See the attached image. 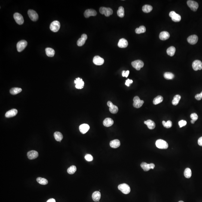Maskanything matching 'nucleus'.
Returning <instances> with one entry per match:
<instances>
[{
    "label": "nucleus",
    "mask_w": 202,
    "mask_h": 202,
    "mask_svg": "<svg viewBox=\"0 0 202 202\" xmlns=\"http://www.w3.org/2000/svg\"><path fill=\"white\" fill-rule=\"evenodd\" d=\"M155 144L156 147L160 149H167L168 148V145L167 143L163 140H156Z\"/></svg>",
    "instance_id": "1"
},
{
    "label": "nucleus",
    "mask_w": 202,
    "mask_h": 202,
    "mask_svg": "<svg viewBox=\"0 0 202 202\" xmlns=\"http://www.w3.org/2000/svg\"><path fill=\"white\" fill-rule=\"evenodd\" d=\"M118 189L125 194H128L130 192V186L126 183L121 184L118 186Z\"/></svg>",
    "instance_id": "2"
},
{
    "label": "nucleus",
    "mask_w": 202,
    "mask_h": 202,
    "mask_svg": "<svg viewBox=\"0 0 202 202\" xmlns=\"http://www.w3.org/2000/svg\"><path fill=\"white\" fill-rule=\"evenodd\" d=\"M99 11L101 14H104L106 17H109L112 15L113 13V10L111 8L104 7L100 8Z\"/></svg>",
    "instance_id": "3"
},
{
    "label": "nucleus",
    "mask_w": 202,
    "mask_h": 202,
    "mask_svg": "<svg viewBox=\"0 0 202 202\" xmlns=\"http://www.w3.org/2000/svg\"><path fill=\"white\" fill-rule=\"evenodd\" d=\"M60 28V24L58 21H54L51 23L50 29L54 32H57Z\"/></svg>",
    "instance_id": "4"
},
{
    "label": "nucleus",
    "mask_w": 202,
    "mask_h": 202,
    "mask_svg": "<svg viewBox=\"0 0 202 202\" xmlns=\"http://www.w3.org/2000/svg\"><path fill=\"white\" fill-rule=\"evenodd\" d=\"M132 66L137 70H139L141 68L144 66V64L143 61L140 60H137L131 63Z\"/></svg>",
    "instance_id": "5"
},
{
    "label": "nucleus",
    "mask_w": 202,
    "mask_h": 202,
    "mask_svg": "<svg viewBox=\"0 0 202 202\" xmlns=\"http://www.w3.org/2000/svg\"><path fill=\"white\" fill-rule=\"evenodd\" d=\"M27 45V42L25 40H21L18 42L17 45V51L21 52L23 50Z\"/></svg>",
    "instance_id": "6"
},
{
    "label": "nucleus",
    "mask_w": 202,
    "mask_h": 202,
    "mask_svg": "<svg viewBox=\"0 0 202 202\" xmlns=\"http://www.w3.org/2000/svg\"><path fill=\"white\" fill-rule=\"evenodd\" d=\"M133 102V105L134 108H139L142 107L144 103V101L140 100L138 96H136L134 98Z\"/></svg>",
    "instance_id": "7"
},
{
    "label": "nucleus",
    "mask_w": 202,
    "mask_h": 202,
    "mask_svg": "<svg viewBox=\"0 0 202 202\" xmlns=\"http://www.w3.org/2000/svg\"><path fill=\"white\" fill-rule=\"evenodd\" d=\"M28 14L30 19L33 22H36L38 19V15L35 11L33 10H29Z\"/></svg>",
    "instance_id": "8"
},
{
    "label": "nucleus",
    "mask_w": 202,
    "mask_h": 202,
    "mask_svg": "<svg viewBox=\"0 0 202 202\" xmlns=\"http://www.w3.org/2000/svg\"><path fill=\"white\" fill-rule=\"evenodd\" d=\"M14 18L16 22L19 25H22L24 22V19L23 16L19 13H15L14 14Z\"/></svg>",
    "instance_id": "9"
},
{
    "label": "nucleus",
    "mask_w": 202,
    "mask_h": 202,
    "mask_svg": "<svg viewBox=\"0 0 202 202\" xmlns=\"http://www.w3.org/2000/svg\"><path fill=\"white\" fill-rule=\"evenodd\" d=\"M187 4L188 7L193 11H196L199 7L198 4L197 2L195 1L191 0L187 1Z\"/></svg>",
    "instance_id": "10"
},
{
    "label": "nucleus",
    "mask_w": 202,
    "mask_h": 202,
    "mask_svg": "<svg viewBox=\"0 0 202 202\" xmlns=\"http://www.w3.org/2000/svg\"><path fill=\"white\" fill-rule=\"evenodd\" d=\"M193 69L195 71L201 70L202 69V63L201 61L196 60L194 61L192 64Z\"/></svg>",
    "instance_id": "11"
},
{
    "label": "nucleus",
    "mask_w": 202,
    "mask_h": 202,
    "mask_svg": "<svg viewBox=\"0 0 202 202\" xmlns=\"http://www.w3.org/2000/svg\"><path fill=\"white\" fill-rule=\"evenodd\" d=\"M169 16L171 17L172 20L175 22H178L181 20V17L179 14H177L174 11H171L169 14Z\"/></svg>",
    "instance_id": "12"
},
{
    "label": "nucleus",
    "mask_w": 202,
    "mask_h": 202,
    "mask_svg": "<svg viewBox=\"0 0 202 202\" xmlns=\"http://www.w3.org/2000/svg\"><path fill=\"white\" fill-rule=\"evenodd\" d=\"M107 105L109 107V111L111 113L113 114H117L118 111V108L117 106L115 105L111 101H108Z\"/></svg>",
    "instance_id": "13"
},
{
    "label": "nucleus",
    "mask_w": 202,
    "mask_h": 202,
    "mask_svg": "<svg viewBox=\"0 0 202 202\" xmlns=\"http://www.w3.org/2000/svg\"><path fill=\"white\" fill-rule=\"evenodd\" d=\"M97 14L96 11L93 9H88L84 12V16L85 18H88L90 16H95Z\"/></svg>",
    "instance_id": "14"
},
{
    "label": "nucleus",
    "mask_w": 202,
    "mask_h": 202,
    "mask_svg": "<svg viewBox=\"0 0 202 202\" xmlns=\"http://www.w3.org/2000/svg\"><path fill=\"white\" fill-rule=\"evenodd\" d=\"M93 62L95 65L100 66L104 63V60L98 55L95 56L93 59Z\"/></svg>",
    "instance_id": "15"
},
{
    "label": "nucleus",
    "mask_w": 202,
    "mask_h": 202,
    "mask_svg": "<svg viewBox=\"0 0 202 202\" xmlns=\"http://www.w3.org/2000/svg\"><path fill=\"white\" fill-rule=\"evenodd\" d=\"M75 83L76 84L75 87L78 89H81L84 86V82L82 79L79 77L76 78L75 80Z\"/></svg>",
    "instance_id": "16"
},
{
    "label": "nucleus",
    "mask_w": 202,
    "mask_h": 202,
    "mask_svg": "<svg viewBox=\"0 0 202 202\" xmlns=\"http://www.w3.org/2000/svg\"><path fill=\"white\" fill-rule=\"evenodd\" d=\"M87 38L88 37L86 34H82L81 36V38L79 39L77 41V45L79 47L83 46L85 44L86 41L87 40Z\"/></svg>",
    "instance_id": "17"
},
{
    "label": "nucleus",
    "mask_w": 202,
    "mask_h": 202,
    "mask_svg": "<svg viewBox=\"0 0 202 202\" xmlns=\"http://www.w3.org/2000/svg\"><path fill=\"white\" fill-rule=\"evenodd\" d=\"M187 42L190 44H195L198 41V37L196 35H192L189 36L187 39Z\"/></svg>",
    "instance_id": "18"
},
{
    "label": "nucleus",
    "mask_w": 202,
    "mask_h": 202,
    "mask_svg": "<svg viewBox=\"0 0 202 202\" xmlns=\"http://www.w3.org/2000/svg\"><path fill=\"white\" fill-rule=\"evenodd\" d=\"M17 113H18L17 110L16 109H11V110L7 112L5 114V116L6 118H8L13 117L16 116L17 114Z\"/></svg>",
    "instance_id": "19"
},
{
    "label": "nucleus",
    "mask_w": 202,
    "mask_h": 202,
    "mask_svg": "<svg viewBox=\"0 0 202 202\" xmlns=\"http://www.w3.org/2000/svg\"><path fill=\"white\" fill-rule=\"evenodd\" d=\"M27 157L30 159H33L36 158L38 156V153L35 151H31L27 153Z\"/></svg>",
    "instance_id": "20"
},
{
    "label": "nucleus",
    "mask_w": 202,
    "mask_h": 202,
    "mask_svg": "<svg viewBox=\"0 0 202 202\" xmlns=\"http://www.w3.org/2000/svg\"><path fill=\"white\" fill-rule=\"evenodd\" d=\"M89 128L90 127L89 126L86 124H82L79 127L80 131L83 134H84L87 133V131L89 130Z\"/></svg>",
    "instance_id": "21"
},
{
    "label": "nucleus",
    "mask_w": 202,
    "mask_h": 202,
    "mask_svg": "<svg viewBox=\"0 0 202 202\" xmlns=\"http://www.w3.org/2000/svg\"><path fill=\"white\" fill-rule=\"evenodd\" d=\"M92 199L95 202H100L99 200L100 199L101 195L100 191H96L92 193Z\"/></svg>",
    "instance_id": "22"
},
{
    "label": "nucleus",
    "mask_w": 202,
    "mask_h": 202,
    "mask_svg": "<svg viewBox=\"0 0 202 202\" xmlns=\"http://www.w3.org/2000/svg\"><path fill=\"white\" fill-rule=\"evenodd\" d=\"M128 45V42L126 39L124 38L120 39L118 43V46L121 48H125Z\"/></svg>",
    "instance_id": "23"
},
{
    "label": "nucleus",
    "mask_w": 202,
    "mask_h": 202,
    "mask_svg": "<svg viewBox=\"0 0 202 202\" xmlns=\"http://www.w3.org/2000/svg\"><path fill=\"white\" fill-rule=\"evenodd\" d=\"M170 35L169 33L166 31L161 32L159 34V38L162 41L167 40L170 38Z\"/></svg>",
    "instance_id": "24"
},
{
    "label": "nucleus",
    "mask_w": 202,
    "mask_h": 202,
    "mask_svg": "<svg viewBox=\"0 0 202 202\" xmlns=\"http://www.w3.org/2000/svg\"><path fill=\"white\" fill-rule=\"evenodd\" d=\"M120 142L118 139L114 140L110 143V146L113 148H117L120 147Z\"/></svg>",
    "instance_id": "25"
},
{
    "label": "nucleus",
    "mask_w": 202,
    "mask_h": 202,
    "mask_svg": "<svg viewBox=\"0 0 202 202\" xmlns=\"http://www.w3.org/2000/svg\"><path fill=\"white\" fill-rule=\"evenodd\" d=\"M114 123V121L111 118H106L103 121V124L105 127H109L112 126Z\"/></svg>",
    "instance_id": "26"
},
{
    "label": "nucleus",
    "mask_w": 202,
    "mask_h": 202,
    "mask_svg": "<svg viewBox=\"0 0 202 202\" xmlns=\"http://www.w3.org/2000/svg\"><path fill=\"white\" fill-rule=\"evenodd\" d=\"M144 123L147 125L149 129L150 130H152L155 127V124L151 120H149L147 121H144Z\"/></svg>",
    "instance_id": "27"
},
{
    "label": "nucleus",
    "mask_w": 202,
    "mask_h": 202,
    "mask_svg": "<svg viewBox=\"0 0 202 202\" xmlns=\"http://www.w3.org/2000/svg\"><path fill=\"white\" fill-rule=\"evenodd\" d=\"M46 54L48 57H53L55 54L54 50L51 48H47L45 49Z\"/></svg>",
    "instance_id": "28"
},
{
    "label": "nucleus",
    "mask_w": 202,
    "mask_h": 202,
    "mask_svg": "<svg viewBox=\"0 0 202 202\" xmlns=\"http://www.w3.org/2000/svg\"><path fill=\"white\" fill-rule=\"evenodd\" d=\"M54 136L55 139L56 141L61 142V140L63 139V136L60 132L58 131L55 132Z\"/></svg>",
    "instance_id": "29"
},
{
    "label": "nucleus",
    "mask_w": 202,
    "mask_h": 202,
    "mask_svg": "<svg viewBox=\"0 0 202 202\" xmlns=\"http://www.w3.org/2000/svg\"><path fill=\"white\" fill-rule=\"evenodd\" d=\"M22 90L21 88L15 87V88H13L11 89L10 90V93L12 95L17 94L20 93L22 91Z\"/></svg>",
    "instance_id": "30"
},
{
    "label": "nucleus",
    "mask_w": 202,
    "mask_h": 202,
    "mask_svg": "<svg viewBox=\"0 0 202 202\" xmlns=\"http://www.w3.org/2000/svg\"><path fill=\"white\" fill-rule=\"evenodd\" d=\"M176 48L174 47L171 46L168 48L167 50V54L170 56H173L175 54Z\"/></svg>",
    "instance_id": "31"
},
{
    "label": "nucleus",
    "mask_w": 202,
    "mask_h": 202,
    "mask_svg": "<svg viewBox=\"0 0 202 202\" xmlns=\"http://www.w3.org/2000/svg\"><path fill=\"white\" fill-rule=\"evenodd\" d=\"M153 7L151 5H145L142 7V10L144 13H149L152 11Z\"/></svg>",
    "instance_id": "32"
},
{
    "label": "nucleus",
    "mask_w": 202,
    "mask_h": 202,
    "mask_svg": "<svg viewBox=\"0 0 202 202\" xmlns=\"http://www.w3.org/2000/svg\"><path fill=\"white\" fill-rule=\"evenodd\" d=\"M146 31V27L144 26H140L139 28H137L135 30V32L137 34H140L144 33Z\"/></svg>",
    "instance_id": "33"
},
{
    "label": "nucleus",
    "mask_w": 202,
    "mask_h": 202,
    "mask_svg": "<svg viewBox=\"0 0 202 202\" xmlns=\"http://www.w3.org/2000/svg\"><path fill=\"white\" fill-rule=\"evenodd\" d=\"M163 100V98L161 95H158L154 98L153 100L154 105H156L161 103Z\"/></svg>",
    "instance_id": "34"
},
{
    "label": "nucleus",
    "mask_w": 202,
    "mask_h": 202,
    "mask_svg": "<svg viewBox=\"0 0 202 202\" xmlns=\"http://www.w3.org/2000/svg\"><path fill=\"white\" fill-rule=\"evenodd\" d=\"M36 180L39 183L42 185H46L48 183V181L47 179L40 177H38L36 179Z\"/></svg>",
    "instance_id": "35"
},
{
    "label": "nucleus",
    "mask_w": 202,
    "mask_h": 202,
    "mask_svg": "<svg viewBox=\"0 0 202 202\" xmlns=\"http://www.w3.org/2000/svg\"><path fill=\"white\" fill-rule=\"evenodd\" d=\"M181 99L180 95H176L174 97L173 100L172 101V104L173 105L176 106L178 104L179 101Z\"/></svg>",
    "instance_id": "36"
},
{
    "label": "nucleus",
    "mask_w": 202,
    "mask_h": 202,
    "mask_svg": "<svg viewBox=\"0 0 202 202\" xmlns=\"http://www.w3.org/2000/svg\"><path fill=\"white\" fill-rule=\"evenodd\" d=\"M142 168L145 171H148L150 170L149 164H147L145 162H143L140 165Z\"/></svg>",
    "instance_id": "37"
},
{
    "label": "nucleus",
    "mask_w": 202,
    "mask_h": 202,
    "mask_svg": "<svg viewBox=\"0 0 202 202\" xmlns=\"http://www.w3.org/2000/svg\"><path fill=\"white\" fill-rule=\"evenodd\" d=\"M184 177L186 178H189L192 176V171L189 168H186L184 173Z\"/></svg>",
    "instance_id": "38"
},
{
    "label": "nucleus",
    "mask_w": 202,
    "mask_h": 202,
    "mask_svg": "<svg viewBox=\"0 0 202 202\" xmlns=\"http://www.w3.org/2000/svg\"><path fill=\"white\" fill-rule=\"evenodd\" d=\"M118 16L121 18H123L124 16V9L123 7H120L117 11Z\"/></svg>",
    "instance_id": "39"
},
{
    "label": "nucleus",
    "mask_w": 202,
    "mask_h": 202,
    "mask_svg": "<svg viewBox=\"0 0 202 202\" xmlns=\"http://www.w3.org/2000/svg\"><path fill=\"white\" fill-rule=\"evenodd\" d=\"M164 78L167 80L172 79L174 77L173 74L171 72H165L164 74Z\"/></svg>",
    "instance_id": "40"
},
{
    "label": "nucleus",
    "mask_w": 202,
    "mask_h": 202,
    "mask_svg": "<svg viewBox=\"0 0 202 202\" xmlns=\"http://www.w3.org/2000/svg\"><path fill=\"white\" fill-rule=\"evenodd\" d=\"M76 167L75 165H72L69 167L67 170V172L69 174H72L75 173L76 171Z\"/></svg>",
    "instance_id": "41"
},
{
    "label": "nucleus",
    "mask_w": 202,
    "mask_h": 202,
    "mask_svg": "<svg viewBox=\"0 0 202 202\" xmlns=\"http://www.w3.org/2000/svg\"><path fill=\"white\" fill-rule=\"evenodd\" d=\"M163 126L167 128H170L172 126V123L170 121H168L167 122L163 121L162 122Z\"/></svg>",
    "instance_id": "42"
},
{
    "label": "nucleus",
    "mask_w": 202,
    "mask_h": 202,
    "mask_svg": "<svg viewBox=\"0 0 202 202\" xmlns=\"http://www.w3.org/2000/svg\"><path fill=\"white\" fill-rule=\"evenodd\" d=\"M85 158L88 161H91L93 159L92 156L90 154H86L85 156Z\"/></svg>",
    "instance_id": "43"
},
{
    "label": "nucleus",
    "mask_w": 202,
    "mask_h": 202,
    "mask_svg": "<svg viewBox=\"0 0 202 202\" xmlns=\"http://www.w3.org/2000/svg\"><path fill=\"white\" fill-rule=\"evenodd\" d=\"M190 118L192 119V120L196 121L198 119V116L197 114L194 113L190 115Z\"/></svg>",
    "instance_id": "44"
},
{
    "label": "nucleus",
    "mask_w": 202,
    "mask_h": 202,
    "mask_svg": "<svg viewBox=\"0 0 202 202\" xmlns=\"http://www.w3.org/2000/svg\"><path fill=\"white\" fill-rule=\"evenodd\" d=\"M187 124V122L186 121L182 120L178 122V125L180 128L182 127L185 126Z\"/></svg>",
    "instance_id": "45"
},
{
    "label": "nucleus",
    "mask_w": 202,
    "mask_h": 202,
    "mask_svg": "<svg viewBox=\"0 0 202 202\" xmlns=\"http://www.w3.org/2000/svg\"><path fill=\"white\" fill-rule=\"evenodd\" d=\"M129 73H130V72L129 70H127L126 71L124 70L122 72V76L123 77H127L129 75Z\"/></svg>",
    "instance_id": "46"
},
{
    "label": "nucleus",
    "mask_w": 202,
    "mask_h": 202,
    "mask_svg": "<svg viewBox=\"0 0 202 202\" xmlns=\"http://www.w3.org/2000/svg\"><path fill=\"white\" fill-rule=\"evenodd\" d=\"M133 80H132L130 79H128L127 80H126L125 84H126V85H127V86H130V84L133 83Z\"/></svg>",
    "instance_id": "47"
},
{
    "label": "nucleus",
    "mask_w": 202,
    "mask_h": 202,
    "mask_svg": "<svg viewBox=\"0 0 202 202\" xmlns=\"http://www.w3.org/2000/svg\"><path fill=\"white\" fill-rule=\"evenodd\" d=\"M195 98L198 100H201L202 97L200 93V94H197L195 96Z\"/></svg>",
    "instance_id": "48"
},
{
    "label": "nucleus",
    "mask_w": 202,
    "mask_h": 202,
    "mask_svg": "<svg viewBox=\"0 0 202 202\" xmlns=\"http://www.w3.org/2000/svg\"><path fill=\"white\" fill-rule=\"evenodd\" d=\"M198 144L200 146H202V137L199 139L198 140Z\"/></svg>",
    "instance_id": "49"
},
{
    "label": "nucleus",
    "mask_w": 202,
    "mask_h": 202,
    "mask_svg": "<svg viewBox=\"0 0 202 202\" xmlns=\"http://www.w3.org/2000/svg\"><path fill=\"white\" fill-rule=\"evenodd\" d=\"M149 164L150 169H154L155 167V165L154 164H153V163H151V164Z\"/></svg>",
    "instance_id": "50"
},
{
    "label": "nucleus",
    "mask_w": 202,
    "mask_h": 202,
    "mask_svg": "<svg viewBox=\"0 0 202 202\" xmlns=\"http://www.w3.org/2000/svg\"><path fill=\"white\" fill-rule=\"evenodd\" d=\"M47 202H56L55 199L53 198H51L48 200Z\"/></svg>",
    "instance_id": "51"
},
{
    "label": "nucleus",
    "mask_w": 202,
    "mask_h": 202,
    "mask_svg": "<svg viewBox=\"0 0 202 202\" xmlns=\"http://www.w3.org/2000/svg\"><path fill=\"white\" fill-rule=\"evenodd\" d=\"M190 122H191V123L192 124H193L195 123V121H194L192 120H191V121H190Z\"/></svg>",
    "instance_id": "52"
},
{
    "label": "nucleus",
    "mask_w": 202,
    "mask_h": 202,
    "mask_svg": "<svg viewBox=\"0 0 202 202\" xmlns=\"http://www.w3.org/2000/svg\"><path fill=\"white\" fill-rule=\"evenodd\" d=\"M178 202H184L183 201H179Z\"/></svg>",
    "instance_id": "53"
},
{
    "label": "nucleus",
    "mask_w": 202,
    "mask_h": 202,
    "mask_svg": "<svg viewBox=\"0 0 202 202\" xmlns=\"http://www.w3.org/2000/svg\"><path fill=\"white\" fill-rule=\"evenodd\" d=\"M200 94H201V96H202V91L201 92V93H200Z\"/></svg>",
    "instance_id": "54"
}]
</instances>
